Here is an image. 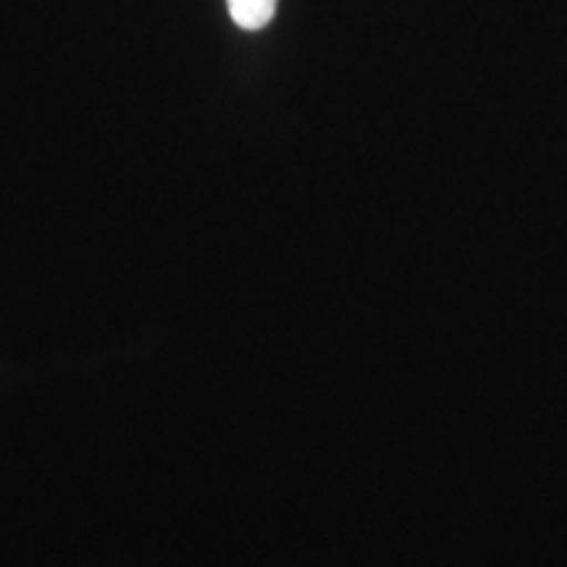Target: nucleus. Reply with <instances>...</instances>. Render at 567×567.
I'll use <instances>...</instances> for the list:
<instances>
[{
	"label": "nucleus",
	"instance_id": "f257e3e1",
	"mask_svg": "<svg viewBox=\"0 0 567 567\" xmlns=\"http://www.w3.org/2000/svg\"><path fill=\"white\" fill-rule=\"evenodd\" d=\"M234 24L245 32H258L271 24L279 0H226Z\"/></svg>",
	"mask_w": 567,
	"mask_h": 567
}]
</instances>
